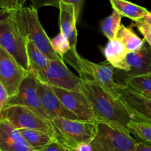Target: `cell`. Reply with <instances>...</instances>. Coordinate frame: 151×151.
I'll use <instances>...</instances> for the list:
<instances>
[{
	"label": "cell",
	"instance_id": "19",
	"mask_svg": "<svg viewBox=\"0 0 151 151\" xmlns=\"http://www.w3.org/2000/svg\"><path fill=\"white\" fill-rule=\"evenodd\" d=\"M119 84L134 93L151 100V73L125 78Z\"/></svg>",
	"mask_w": 151,
	"mask_h": 151
},
{
	"label": "cell",
	"instance_id": "29",
	"mask_svg": "<svg viewBox=\"0 0 151 151\" xmlns=\"http://www.w3.org/2000/svg\"><path fill=\"white\" fill-rule=\"evenodd\" d=\"M40 151H74V150L65 147L56 140H53Z\"/></svg>",
	"mask_w": 151,
	"mask_h": 151
},
{
	"label": "cell",
	"instance_id": "11",
	"mask_svg": "<svg viewBox=\"0 0 151 151\" xmlns=\"http://www.w3.org/2000/svg\"><path fill=\"white\" fill-rule=\"evenodd\" d=\"M65 107L75 114L81 120H97L91 103L82 91H72L52 87Z\"/></svg>",
	"mask_w": 151,
	"mask_h": 151
},
{
	"label": "cell",
	"instance_id": "28",
	"mask_svg": "<svg viewBox=\"0 0 151 151\" xmlns=\"http://www.w3.org/2000/svg\"><path fill=\"white\" fill-rule=\"evenodd\" d=\"M134 25L142 34L145 41L151 47V24L143 19L134 21Z\"/></svg>",
	"mask_w": 151,
	"mask_h": 151
},
{
	"label": "cell",
	"instance_id": "20",
	"mask_svg": "<svg viewBox=\"0 0 151 151\" xmlns=\"http://www.w3.org/2000/svg\"><path fill=\"white\" fill-rule=\"evenodd\" d=\"M114 10L119 13L122 17H126L134 21L140 20L149 13L145 7L136 4L127 0H110Z\"/></svg>",
	"mask_w": 151,
	"mask_h": 151
},
{
	"label": "cell",
	"instance_id": "7",
	"mask_svg": "<svg viewBox=\"0 0 151 151\" xmlns=\"http://www.w3.org/2000/svg\"><path fill=\"white\" fill-rule=\"evenodd\" d=\"M0 119H7L17 129H30L48 133L54 138L52 120L44 117L32 109L22 106H8L0 111Z\"/></svg>",
	"mask_w": 151,
	"mask_h": 151
},
{
	"label": "cell",
	"instance_id": "33",
	"mask_svg": "<svg viewBox=\"0 0 151 151\" xmlns=\"http://www.w3.org/2000/svg\"><path fill=\"white\" fill-rule=\"evenodd\" d=\"M74 151H78V150H74Z\"/></svg>",
	"mask_w": 151,
	"mask_h": 151
},
{
	"label": "cell",
	"instance_id": "21",
	"mask_svg": "<svg viewBox=\"0 0 151 151\" xmlns=\"http://www.w3.org/2000/svg\"><path fill=\"white\" fill-rule=\"evenodd\" d=\"M19 131L28 144L36 151H40L49 143L55 140L52 136L44 131L24 128L19 129Z\"/></svg>",
	"mask_w": 151,
	"mask_h": 151
},
{
	"label": "cell",
	"instance_id": "8",
	"mask_svg": "<svg viewBox=\"0 0 151 151\" xmlns=\"http://www.w3.org/2000/svg\"><path fill=\"white\" fill-rule=\"evenodd\" d=\"M29 74L3 48L0 47V83L10 97L19 93L21 84Z\"/></svg>",
	"mask_w": 151,
	"mask_h": 151
},
{
	"label": "cell",
	"instance_id": "24",
	"mask_svg": "<svg viewBox=\"0 0 151 151\" xmlns=\"http://www.w3.org/2000/svg\"><path fill=\"white\" fill-rule=\"evenodd\" d=\"M130 133L141 142L151 145V124L132 120L128 125Z\"/></svg>",
	"mask_w": 151,
	"mask_h": 151
},
{
	"label": "cell",
	"instance_id": "12",
	"mask_svg": "<svg viewBox=\"0 0 151 151\" xmlns=\"http://www.w3.org/2000/svg\"><path fill=\"white\" fill-rule=\"evenodd\" d=\"M119 99L133 119L151 124V100L130 91L119 84Z\"/></svg>",
	"mask_w": 151,
	"mask_h": 151
},
{
	"label": "cell",
	"instance_id": "30",
	"mask_svg": "<svg viewBox=\"0 0 151 151\" xmlns=\"http://www.w3.org/2000/svg\"><path fill=\"white\" fill-rule=\"evenodd\" d=\"M10 97L8 93L6 91L4 87L0 83V111L4 108L7 107V105L10 100Z\"/></svg>",
	"mask_w": 151,
	"mask_h": 151
},
{
	"label": "cell",
	"instance_id": "22",
	"mask_svg": "<svg viewBox=\"0 0 151 151\" xmlns=\"http://www.w3.org/2000/svg\"><path fill=\"white\" fill-rule=\"evenodd\" d=\"M119 41H120L129 52H137L142 48L145 39L140 38L135 33L131 27H127L125 25H121L120 29L116 36Z\"/></svg>",
	"mask_w": 151,
	"mask_h": 151
},
{
	"label": "cell",
	"instance_id": "5",
	"mask_svg": "<svg viewBox=\"0 0 151 151\" xmlns=\"http://www.w3.org/2000/svg\"><path fill=\"white\" fill-rule=\"evenodd\" d=\"M27 41L19 31L11 13L1 11L0 47L9 53L25 70H29Z\"/></svg>",
	"mask_w": 151,
	"mask_h": 151
},
{
	"label": "cell",
	"instance_id": "4",
	"mask_svg": "<svg viewBox=\"0 0 151 151\" xmlns=\"http://www.w3.org/2000/svg\"><path fill=\"white\" fill-rule=\"evenodd\" d=\"M8 13H11L19 31L27 41L33 43L50 60L60 59L53 50L50 38L40 22L38 10L31 6L22 7L19 10Z\"/></svg>",
	"mask_w": 151,
	"mask_h": 151
},
{
	"label": "cell",
	"instance_id": "1",
	"mask_svg": "<svg viewBox=\"0 0 151 151\" xmlns=\"http://www.w3.org/2000/svg\"><path fill=\"white\" fill-rule=\"evenodd\" d=\"M82 92L91 103L97 121L130 132L128 125L134 119L119 99L114 97L100 86L86 81L83 82Z\"/></svg>",
	"mask_w": 151,
	"mask_h": 151
},
{
	"label": "cell",
	"instance_id": "32",
	"mask_svg": "<svg viewBox=\"0 0 151 151\" xmlns=\"http://www.w3.org/2000/svg\"><path fill=\"white\" fill-rule=\"evenodd\" d=\"M143 20L146 21L147 22H148V23L151 24V12L149 11V13H147V15H145V17L143 18Z\"/></svg>",
	"mask_w": 151,
	"mask_h": 151
},
{
	"label": "cell",
	"instance_id": "3",
	"mask_svg": "<svg viewBox=\"0 0 151 151\" xmlns=\"http://www.w3.org/2000/svg\"><path fill=\"white\" fill-rule=\"evenodd\" d=\"M52 122L55 139L68 148L77 150L92 141L97 134L98 121L55 117Z\"/></svg>",
	"mask_w": 151,
	"mask_h": 151
},
{
	"label": "cell",
	"instance_id": "15",
	"mask_svg": "<svg viewBox=\"0 0 151 151\" xmlns=\"http://www.w3.org/2000/svg\"><path fill=\"white\" fill-rule=\"evenodd\" d=\"M0 151H36L34 150L19 129L7 119H0Z\"/></svg>",
	"mask_w": 151,
	"mask_h": 151
},
{
	"label": "cell",
	"instance_id": "25",
	"mask_svg": "<svg viewBox=\"0 0 151 151\" xmlns=\"http://www.w3.org/2000/svg\"><path fill=\"white\" fill-rule=\"evenodd\" d=\"M60 1L72 3V4H75V8H76L77 21L78 22L81 10H82L84 0H30L31 4H32L31 6L36 10H38L41 7H47V6H52V7L59 8V4H60Z\"/></svg>",
	"mask_w": 151,
	"mask_h": 151
},
{
	"label": "cell",
	"instance_id": "18",
	"mask_svg": "<svg viewBox=\"0 0 151 151\" xmlns=\"http://www.w3.org/2000/svg\"><path fill=\"white\" fill-rule=\"evenodd\" d=\"M128 50L120 41L116 39L109 41L103 49V53L107 61L115 69L121 72L128 71V66L126 62Z\"/></svg>",
	"mask_w": 151,
	"mask_h": 151
},
{
	"label": "cell",
	"instance_id": "2",
	"mask_svg": "<svg viewBox=\"0 0 151 151\" xmlns=\"http://www.w3.org/2000/svg\"><path fill=\"white\" fill-rule=\"evenodd\" d=\"M72 66L83 81L94 83L104 88L114 97L119 99V84L114 80V68L109 63H94L69 50L63 58Z\"/></svg>",
	"mask_w": 151,
	"mask_h": 151
},
{
	"label": "cell",
	"instance_id": "17",
	"mask_svg": "<svg viewBox=\"0 0 151 151\" xmlns=\"http://www.w3.org/2000/svg\"><path fill=\"white\" fill-rule=\"evenodd\" d=\"M27 47L29 59L28 72L32 74L38 81L47 83V72L50 59L31 41H27Z\"/></svg>",
	"mask_w": 151,
	"mask_h": 151
},
{
	"label": "cell",
	"instance_id": "23",
	"mask_svg": "<svg viewBox=\"0 0 151 151\" xmlns=\"http://www.w3.org/2000/svg\"><path fill=\"white\" fill-rule=\"evenodd\" d=\"M122 16L116 10H114L111 15L105 18L101 22V29L103 35L109 40L116 39L118 32L121 27Z\"/></svg>",
	"mask_w": 151,
	"mask_h": 151
},
{
	"label": "cell",
	"instance_id": "13",
	"mask_svg": "<svg viewBox=\"0 0 151 151\" xmlns=\"http://www.w3.org/2000/svg\"><path fill=\"white\" fill-rule=\"evenodd\" d=\"M37 91L44 109L51 119L55 117H63L70 119H80L77 115L66 109L55 93L52 87L38 81Z\"/></svg>",
	"mask_w": 151,
	"mask_h": 151
},
{
	"label": "cell",
	"instance_id": "27",
	"mask_svg": "<svg viewBox=\"0 0 151 151\" xmlns=\"http://www.w3.org/2000/svg\"><path fill=\"white\" fill-rule=\"evenodd\" d=\"M28 0H0V7L2 12H12L24 7Z\"/></svg>",
	"mask_w": 151,
	"mask_h": 151
},
{
	"label": "cell",
	"instance_id": "6",
	"mask_svg": "<svg viewBox=\"0 0 151 151\" xmlns=\"http://www.w3.org/2000/svg\"><path fill=\"white\" fill-rule=\"evenodd\" d=\"M130 134L98 121L97 134L89 144L91 151H133L138 141Z\"/></svg>",
	"mask_w": 151,
	"mask_h": 151
},
{
	"label": "cell",
	"instance_id": "26",
	"mask_svg": "<svg viewBox=\"0 0 151 151\" xmlns=\"http://www.w3.org/2000/svg\"><path fill=\"white\" fill-rule=\"evenodd\" d=\"M50 43L56 54L62 60H63L65 55L71 50L70 44L66 35L61 31H60V32L55 37L50 38Z\"/></svg>",
	"mask_w": 151,
	"mask_h": 151
},
{
	"label": "cell",
	"instance_id": "16",
	"mask_svg": "<svg viewBox=\"0 0 151 151\" xmlns=\"http://www.w3.org/2000/svg\"><path fill=\"white\" fill-rule=\"evenodd\" d=\"M59 24L60 31H61L70 44V51L76 54L78 43V30L76 24L78 23L76 17V8L72 3L60 1L59 4Z\"/></svg>",
	"mask_w": 151,
	"mask_h": 151
},
{
	"label": "cell",
	"instance_id": "10",
	"mask_svg": "<svg viewBox=\"0 0 151 151\" xmlns=\"http://www.w3.org/2000/svg\"><path fill=\"white\" fill-rule=\"evenodd\" d=\"M37 86L38 81L32 74L29 72L27 76L24 78L21 84L19 93L10 99L7 106L13 105H22L27 106L36 111L44 117L52 120L41 103L37 91Z\"/></svg>",
	"mask_w": 151,
	"mask_h": 151
},
{
	"label": "cell",
	"instance_id": "14",
	"mask_svg": "<svg viewBox=\"0 0 151 151\" xmlns=\"http://www.w3.org/2000/svg\"><path fill=\"white\" fill-rule=\"evenodd\" d=\"M128 71L121 72L116 69V73L122 78L151 73V47L147 41L139 50L128 52L126 57Z\"/></svg>",
	"mask_w": 151,
	"mask_h": 151
},
{
	"label": "cell",
	"instance_id": "31",
	"mask_svg": "<svg viewBox=\"0 0 151 151\" xmlns=\"http://www.w3.org/2000/svg\"><path fill=\"white\" fill-rule=\"evenodd\" d=\"M133 151H151V145L141 142H138L137 146Z\"/></svg>",
	"mask_w": 151,
	"mask_h": 151
},
{
	"label": "cell",
	"instance_id": "9",
	"mask_svg": "<svg viewBox=\"0 0 151 151\" xmlns=\"http://www.w3.org/2000/svg\"><path fill=\"white\" fill-rule=\"evenodd\" d=\"M63 60H50L47 72V84L52 87L82 91L83 81L74 75Z\"/></svg>",
	"mask_w": 151,
	"mask_h": 151
}]
</instances>
